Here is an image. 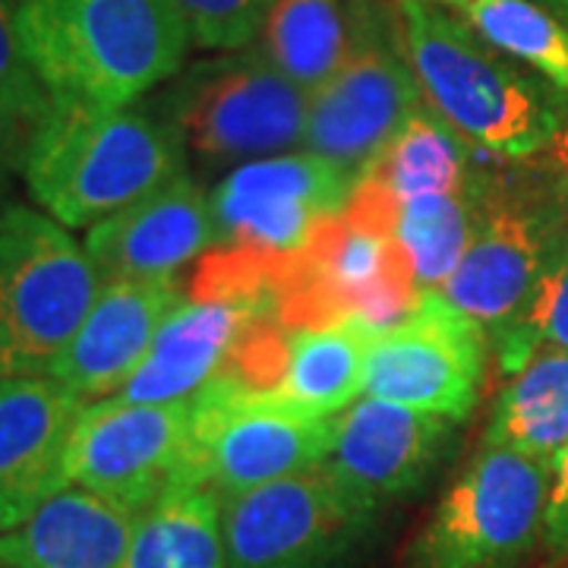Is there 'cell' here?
I'll return each mask as SVG.
<instances>
[{"mask_svg": "<svg viewBox=\"0 0 568 568\" xmlns=\"http://www.w3.org/2000/svg\"><path fill=\"white\" fill-rule=\"evenodd\" d=\"M278 265L212 246L121 398L174 405L196 398L205 388L231 386L241 354L265 325L278 320Z\"/></svg>", "mask_w": 568, "mask_h": 568, "instance_id": "4", "label": "cell"}, {"mask_svg": "<svg viewBox=\"0 0 568 568\" xmlns=\"http://www.w3.org/2000/svg\"><path fill=\"white\" fill-rule=\"evenodd\" d=\"M361 181L376 186L395 205L439 193H462L474 183L470 142L424 102L410 111L383 152L366 164Z\"/></svg>", "mask_w": 568, "mask_h": 568, "instance_id": "23", "label": "cell"}, {"mask_svg": "<svg viewBox=\"0 0 568 568\" xmlns=\"http://www.w3.org/2000/svg\"><path fill=\"white\" fill-rule=\"evenodd\" d=\"M36 123L26 121L13 104L0 99V190L10 183L13 174H22V159L32 140Z\"/></svg>", "mask_w": 568, "mask_h": 568, "instance_id": "31", "label": "cell"}, {"mask_svg": "<svg viewBox=\"0 0 568 568\" xmlns=\"http://www.w3.org/2000/svg\"><path fill=\"white\" fill-rule=\"evenodd\" d=\"M136 521L85 489L67 487L22 525L0 530V568H123Z\"/></svg>", "mask_w": 568, "mask_h": 568, "instance_id": "20", "label": "cell"}, {"mask_svg": "<svg viewBox=\"0 0 568 568\" xmlns=\"http://www.w3.org/2000/svg\"><path fill=\"white\" fill-rule=\"evenodd\" d=\"M549 152V164H552V171H556V178L562 183V190L568 193V121L556 130V136L547 145Z\"/></svg>", "mask_w": 568, "mask_h": 568, "instance_id": "33", "label": "cell"}, {"mask_svg": "<svg viewBox=\"0 0 568 568\" xmlns=\"http://www.w3.org/2000/svg\"><path fill=\"white\" fill-rule=\"evenodd\" d=\"M480 219V183L462 193L410 200L398 209L395 241L420 291H439L465 260Z\"/></svg>", "mask_w": 568, "mask_h": 568, "instance_id": "26", "label": "cell"}, {"mask_svg": "<svg viewBox=\"0 0 568 568\" xmlns=\"http://www.w3.org/2000/svg\"><path fill=\"white\" fill-rule=\"evenodd\" d=\"M424 3H433V7H452V10H465L470 0H424Z\"/></svg>", "mask_w": 568, "mask_h": 568, "instance_id": "34", "label": "cell"}, {"mask_svg": "<svg viewBox=\"0 0 568 568\" xmlns=\"http://www.w3.org/2000/svg\"><path fill=\"white\" fill-rule=\"evenodd\" d=\"M178 278L104 282L80 332L48 373L80 402H104L136 376L168 313L181 304Z\"/></svg>", "mask_w": 568, "mask_h": 568, "instance_id": "19", "label": "cell"}, {"mask_svg": "<svg viewBox=\"0 0 568 568\" xmlns=\"http://www.w3.org/2000/svg\"><path fill=\"white\" fill-rule=\"evenodd\" d=\"M102 284L70 227L26 205L0 209V379L48 376Z\"/></svg>", "mask_w": 568, "mask_h": 568, "instance_id": "5", "label": "cell"}, {"mask_svg": "<svg viewBox=\"0 0 568 568\" xmlns=\"http://www.w3.org/2000/svg\"><path fill=\"white\" fill-rule=\"evenodd\" d=\"M354 186L351 171L313 152L241 164L212 193L215 246L284 268L325 219L345 209Z\"/></svg>", "mask_w": 568, "mask_h": 568, "instance_id": "11", "label": "cell"}, {"mask_svg": "<svg viewBox=\"0 0 568 568\" xmlns=\"http://www.w3.org/2000/svg\"><path fill=\"white\" fill-rule=\"evenodd\" d=\"M383 13L386 0H275L256 48L287 80L316 92Z\"/></svg>", "mask_w": 568, "mask_h": 568, "instance_id": "21", "label": "cell"}, {"mask_svg": "<svg viewBox=\"0 0 568 568\" xmlns=\"http://www.w3.org/2000/svg\"><path fill=\"white\" fill-rule=\"evenodd\" d=\"M369 515L357 511L323 467L284 477L222 503L227 568H328Z\"/></svg>", "mask_w": 568, "mask_h": 568, "instance_id": "14", "label": "cell"}, {"mask_svg": "<svg viewBox=\"0 0 568 568\" xmlns=\"http://www.w3.org/2000/svg\"><path fill=\"white\" fill-rule=\"evenodd\" d=\"M446 443V417L366 395L335 417V439L320 467L351 506L373 518L424 484Z\"/></svg>", "mask_w": 568, "mask_h": 568, "instance_id": "16", "label": "cell"}, {"mask_svg": "<svg viewBox=\"0 0 568 568\" xmlns=\"http://www.w3.org/2000/svg\"><path fill=\"white\" fill-rule=\"evenodd\" d=\"M181 174L178 133L133 104L51 102L22 159L32 200L63 227H92Z\"/></svg>", "mask_w": 568, "mask_h": 568, "instance_id": "2", "label": "cell"}, {"mask_svg": "<svg viewBox=\"0 0 568 568\" xmlns=\"http://www.w3.org/2000/svg\"><path fill=\"white\" fill-rule=\"evenodd\" d=\"M162 111L183 152L205 164H246L304 145L310 92L260 48H241L181 70Z\"/></svg>", "mask_w": 568, "mask_h": 568, "instance_id": "7", "label": "cell"}, {"mask_svg": "<svg viewBox=\"0 0 568 568\" xmlns=\"http://www.w3.org/2000/svg\"><path fill=\"white\" fill-rule=\"evenodd\" d=\"M85 402L51 376L0 379V530L67 489V448Z\"/></svg>", "mask_w": 568, "mask_h": 568, "instance_id": "18", "label": "cell"}, {"mask_svg": "<svg viewBox=\"0 0 568 568\" xmlns=\"http://www.w3.org/2000/svg\"><path fill=\"white\" fill-rule=\"evenodd\" d=\"M275 294L284 328L354 323L373 338L398 328L424 297L395 231L366 222L347 205L284 263Z\"/></svg>", "mask_w": 568, "mask_h": 568, "instance_id": "6", "label": "cell"}, {"mask_svg": "<svg viewBox=\"0 0 568 568\" xmlns=\"http://www.w3.org/2000/svg\"><path fill=\"white\" fill-rule=\"evenodd\" d=\"M424 104L405 51L398 7L369 26L342 70L310 92L306 152L342 164L357 181L398 126Z\"/></svg>", "mask_w": 568, "mask_h": 568, "instance_id": "12", "label": "cell"}, {"mask_svg": "<svg viewBox=\"0 0 568 568\" xmlns=\"http://www.w3.org/2000/svg\"><path fill=\"white\" fill-rule=\"evenodd\" d=\"M544 544L556 559H568V448L556 465V474H552L547 521H544Z\"/></svg>", "mask_w": 568, "mask_h": 568, "instance_id": "32", "label": "cell"}, {"mask_svg": "<svg viewBox=\"0 0 568 568\" xmlns=\"http://www.w3.org/2000/svg\"><path fill=\"white\" fill-rule=\"evenodd\" d=\"M552 467L484 446L405 549L402 568H518L544 540Z\"/></svg>", "mask_w": 568, "mask_h": 568, "instance_id": "8", "label": "cell"}, {"mask_svg": "<svg viewBox=\"0 0 568 568\" xmlns=\"http://www.w3.org/2000/svg\"><path fill=\"white\" fill-rule=\"evenodd\" d=\"M85 253L102 282H159L215 246L212 196L186 174L85 231Z\"/></svg>", "mask_w": 568, "mask_h": 568, "instance_id": "17", "label": "cell"}, {"mask_svg": "<svg viewBox=\"0 0 568 568\" xmlns=\"http://www.w3.org/2000/svg\"><path fill=\"white\" fill-rule=\"evenodd\" d=\"M562 246L547 209L508 193H487L480 183V219L465 260L439 294L462 316L499 335L534 294L540 275Z\"/></svg>", "mask_w": 568, "mask_h": 568, "instance_id": "15", "label": "cell"}, {"mask_svg": "<svg viewBox=\"0 0 568 568\" xmlns=\"http://www.w3.org/2000/svg\"><path fill=\"white\" fill-rule=\"evenodd\" d=\"M487 332L462 316L439 291H424L398 328L373 338L366 354V395L465 420L480 398Z\"/></svg>", "mask_w": 568, "mask_h": 568, "instance_id": "13", "label": "cell"}, {"mask_svg": "<svg viewBox=\"0 0 568 568\" xmlns=\"http://www.w3.org/2000/svg\"><path fill=\"white\" fill-rule=\"evenodd\" d=\"M547 3L556 10V17H562V22L568 26V0H547Z\"/></svg>", "mask_w": 568, "mask_h": 568, "instance_id": "35", "label": "cell"}, {"mask_svg": "<svg viewBox=\"0 0 568 568\" xmlns=\"http://www.w3.org/2000/svg\"><path fill=\"white\" fill-rule=\"evenodd\" d=\"M405 51L424 102L470 145L528 159L562 126L556 92L508 63L467 22L424 0H398Z\"/></svg>", "mask_w": 568, "mask_h": 568, "instance_id": "3", "label": "cell"}, {"mask_svg": "<svg viewBox=\"0 0 568 568\" xmlns=\"http://www.w3.org/2000/svg\"><path fill=\"white\" fill-rule=\"evenodd\" d=\"M467 26L503 51L528 63L556 89L568 92V26L537 0H470Z\"/></svg>", "mask_w": 568, "mask_h": 568, "instance_id": "27", "label": "cell"}, {"mask_svg": "<svg viewBox=\"0 0 568 568\" xmlns=\"http://www.w3.org/2000/svg\"><path fill=\"white\" fill-rule=\"evenodd\" d=\"M26 61L51 102L130 108L193 44L171 0H17Z\"/></svg>", "mask_w": 568, "mask_h": 568, "instance_id": "1", "label": "cell"}, {"mask_svg": "<svg viewBox=\"0 0 568 568\" xmlns=\"http://www.w3.org/2000/svg\"><path fill=\"white\" fill-rule=\"evenodd\" d=\"M487 446H506L556 470L568 448V351H537L499 392Z\"/></svg>", "mask_w": 568, "mask_h": 568, "instance_id": "24", "label": "cell"}, {"mask_svg": "<svg viewBox=\"0 0 568 568\" xmlns=\"http://www.w3.org/2000/svg\"><path fill=\"white\" fill-rule=\"evenodd\" d=\"M537 351H568V244L552 256L525 310L496 335V354L508 376Z\"/></svg>", "mask_w": 568, "mask_h": 568, "instance_id": "28", "label": "cell"}, {"mask_svg": "<svg viewBox=\"0 0 568 568\" xmlns=\"http://www.w3.org/2000/svg\"><path fill=\"white\" fill-rule=\"evenodd\" d=\"M0 99L13 104L26 121L39 126L51 111V95L26 61L20 29H17V0H0Z\"/></svg>", "mask_w": 568, "mask_h": 568, "instance_id": "30", "label": "cell"}, {"mask_svg": "<svg viewBox=\"0 0 568 568\" xmlns=\"http://www.w3.org/2000/svg\"><path fill=\"white\" fill-rule=\"evenodd\" d=\"M369 345L373 335L354 323L287 328L278 386L263 395L306 417H338L366 388Z\"/></svg>", "mask_w": 568, "mask_h": 568, "instance_id": "22", "label": "cell"}, {"mask_svg": "<svg viewBox=\"0 0 568 568\" xmlns=\"http://www.w3.org/2000/svg\"><path fill=\"white\" fill-rule=\"evenodd\" d=\"M193 402L186 487L212 489L222 503L323 465L335 417H306L263 392L212 386Z\"/></svg>", "mask_w": 568, "mask_h": 568, "instance_id": "9", "label": "cell"}, {"mask_svg": "<svg viewBox=\"0 0 568 568\" xmlns=\"http://www.w3.org/2000/svg\"><path fill=\"white\" fill-rule=\"evenodd\" d=\"M190 41L212 51H241L260 39L275 0H171Z\"/></svg>", "mask_w": 568, "mask_h": 568, "instance_id": "29", "label": "cell"}, {"mask_svg": "<svg viewBox=\"0 0 568 568\" xmlns=\"http://www.w3.org/2000/svg\"><path fill=\"white\" fill-rule=\"evenodd\" d=\"M123 568H227L222 499L205 487H178L136 521Z\"/></svg>", "mask_w": 568, "mask_h": 568, "instance_id": "25", "label": "cell"}, {"mask_svg": "<svg viewBox=\"0 0 568 568\" xmlns=\"http://www.w3.org/2000/svg\"><path fill=\"white\" fill-rule=\"evenodd\" d=\"M193 402L140 405L121 395L92 402L67 448V487H80L130 515H145L186 487Z\"/></svg>", "mask_w": 568, "mask_h": 568, "instance_id": "10", "label": "cell"}]
</instances>
